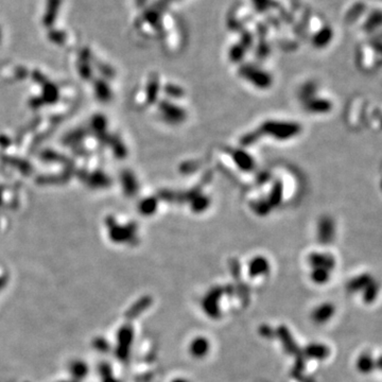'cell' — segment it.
Listing matches in <instances>:
<instances>
[{
    "label": "cell",
    "instance_id": "obj_7",
    "mask_svg": "<svg viewBox=\"0 0 382 382\" xmlns=\"http://www.w3.org/2000/svg\"><path fill=\"white\" fill-rule=\"evenodd\" d=\"M271 271V264L265 256L253 257L248 265V275L250 278H258L267 276Z\"/></svg>",
    "mask_w": 382,
    "mask_h": 382
},
{
    "label": "cell",
    "instance_id": "obj_13",
    "mask_svg": "<svg viewBox=\"0 0 382 382\" xmlns=\"http://www.w3.org/2000/svg\"><path fill=\"white\" fill-rule=\"evenodd\" d=\"M306 109L313 114H326L332 109V103L323 98H310L305 101Z\"/></svg>",
    "mask_w": 382,
    "mask_h": 382
},
{
    "label": "cell",
    "instance_id": "obj_5",
    "mask_svg": "<svg viewBox=\"0 0 382 382\" xmlns=\"http://www.w3.org/2000/svg\"><path fill=\"white\" fill-rule=\"evenodd\" d=\"M211 350V343L209 339L198 334L191 339L188 344V354L194 360H203L209 355Z\"/></svg>",
    "mask_w": 382,
    "mask_h": 382
},
{
    "label": "cell",
    "instance_id": "obj_14",
    "mask_svg": "<svg viewBox=\"0 0 382 382\" xmlns=\"http://www.w3.org/2000/svg\"><path fill=\"white\" fill-rule=\"evenodd\" d=\"M373 276L370 273H363L358 276H355L354 278L350 280L347 285H346V290L350 293H356V292H361L366 286H368L370 283H372Z\"/></svg>",
    "mask_w": 382,
    "mask_h": 382
},
{
    "label": "cell",
    "instance_id": "obj_11",
    "mask_svg": "<svg viewBox=\"0 0 382 382\" xmlns=\"http://www.w3.org/2000/svg\"><path fill=\"white\" fill-rule=\"evenodd\" d=\"M275 332H276V338H278L282 341L284 349L286 353L290 355L299 354L298 346L296 345L295 341H294V338L292 337L290 330L286 328L285 325H282L280 327H277L275 329Z\"/></svg>",
    "mask_w": 382,
    "mask_h": 382
},
{
    "label": "cell",
    "instance_id": "obj_15",
    "mask_svg": "<svg viewBox=\"0 0 382 382\" xmlns=\"http://www.w3.org/2000/svg\"><path fill=\"white\" fill-rule=\"evenodd\" d=\"M309 277L312 284L316 286H325L330 282L331 271L323 268H311Z\"/></svg>",
    "mask_w": 382,
    "mask_h": 382
},
{
    "label": "cell",
    "instance_id": "obj_4",
    "mask_svg": "<svg viewBox=\"0 0 382 382\" xmlns=\"http://www.w3.org/2000/svg\"><path fill=\"white\" fill-rule=\"evenodd\" d=\"M337 308L331 301H323L316 305L310 312V320L317 326H323L329 323L336 315Z\"/></svg>",
    "mask_w": 382,
    "mask_h": 382
},
{
    "label": "cell",
    "instance_id": "obj_8",
    "mask_svg": "<svg viewBox=\"0 0 382 382\" xmlns=\"http://www.w3.org/2000/svg\"><path fill=\"white\" fill-rule=\"evenodd\" d=\"M356 370L361 375H371V374L376 370V368H380V360L376 361L375 358L369 352H363L358 356L356 359Z\"/></svg>",
    "mask_w": 382,
    "mask_h": 382
},
{
    "label": "cell",
    "instance_id": "obj_9",
    "mask_svg": "<svg viewBox=\"0 0 382 382\" xmlns=\"http://www.w3.org/2000/svg\"><path fill=\"white\" fill-rule=\"evenodd\" d=\"M336 235L334 222L329 217H323L317 225V240L322 244H329Z\"/></svg>",
    "mask_w": 382,
    "mask_h": 382
},
{
    "label": "cell",
    "instance_id": "obj_2",
    "mask_svg": "<svg viewBox=\"0 0 382 382\" xmlns=\"http://www.w3.org/2000/svg\"><path fill=\"white\" fill-rule=\"evenodd\" d=\"M224 293V286H216L207 291L202 298L201 307L203 312L211 320H219L221 317L222 311L220 307V300Z\"/></svg>",
    "mask_w": 382,
    "mask_h": 382
},
{
    "label": "cell",
    "instance_id": "obj_10",
    "mask_svg": "<svg viewBox=\"0 0 382 382\" xmlns=\"http://www.w3.org/2000/svg\"><path fill=\"white\" fill-rule=\"evenodd\" d=\"M308 262L311 268H323L331 271L336 268L337 261L331 254L323 252H314L309 255Z\"/></svg>",
    "mask_w": 382,
    "mask_h": 382
},
{
    "label": "cell",
    "instance_id": "obj_1",
    "mask_svg": "<svg viewBox=\"0 0 382 382\" xmlns=\"http://www.w3.org/2000/svg\"><path fill=\"white\" fill-rule=\"evenodd\" d=\"M258 131L261 135H269L277 140H289L301 132V125L292 121L269 120L262 123Z\"/></svg>",
    "mask_w": 382,
    "mask_h": 382
},
{
    "label": "cell",
    "instance_id": "obj_16",
    "mask_svg": "<svg viewBox=\"0 0 382 382\" xmlns=\"http://www.w3.org/2000/svg\"><path fill=\"white\" fill-rule=\"evenodd\" d=\"M361 293V298L362 301L365 305H372L374 301H375L378 297L379 294V285L376 281H373L370 283L365 288L360 292Z\"/></svg>",
    "mask_w": 382,
    "mask_h": 382
},
{
    "label": "cell",
    "instance_id": "obj_6",
    "mask_svg": "<svg viewBox=\"0 0 382 382\" xmlns=\"http://www.w3.org/2000/svg\"><path fill=\"white\" fill-rule=\"evenodd\" d=\"M330 354L331 349L329 346L321 342H311L302 349V355L305 358L315 361H325L328 359Z\"/></svg>",
    "mask_w": 382,
    "mask_h": 382
},
{
    "label": "cell",
    "instance_id": "obj_3",
    "mask_svg": "<svg viewBox=\"0 0 382 382\" xmlns=\"http://www.w3.org/2000/svg\"><path fill=\"white\" fill-rule=\"evenodd\" d=\"M239 74L243 79L248 80L250 83L256 86L257 89L267 90L272 85V78L268 73L252 65L242 66L239 70Z\"/></svg>",
    "mask_w": 382,
    "mask_h": 382
},
{
    "label": "cell",
    "instance_id": "obj_18",
    "mask_svg": "<svg viewBox=\"0 0 382 382\" xmlns=\"http://www.w3.org/2000/svg\"><path fill=\"white\" fill-rule=\"evenodd\" d=\"M283 196H284L283 184L281 182H276L275 184L273 185L272 190H271V193H270L269 198L267 201L269 202L270 206L272 207V208H274V207L281 204V202L283 200Z\"/></svg>",
    "mask_w": 382,
    "mask_h": 382
},
{
    "label": "cell",
    "instance_id": "obj_23",
    "mask_svg": "<svg viewBox=\"0 0 382 382\" xmlns=\"http://www.w3.org/2000/svg\"><path fill=\"white\" fill-rule=\"evenodd\" d=\"M171 382H191V381L184 378V377H177V378H174Z\"/></svg>",
    "mask_w": 382,
    "mask_h": 382
},
{
    "label": "cell",
    "instance_id": "obj_21",
    "mask_svg": "<svg viewBox=\"0 0 382 382\" xmlns=\"http://www.w3.org/2000/svg\"><path fill=\"white\" fill-rule=\"evenodd\" d=\"M258 333L260 334V336L264 338V339H272V338H276V332H275V329H273L272 327H271L270 325L268 324H262L259 329H258Z\"/></svg>",
    "mask_w": 382,
    "mask_h": 382
},
{
    "label": "cell",
    "instance_id": "obj_20",
    "mask_svg": "<svg viewBox=\"0 0 382 382\" xmlns=\"http://www.w3.org/2000/svg\"><path fill=\"white\" fill-rule=\"evenodd\" d=\"M252 207H253V210L256 213L260 214V216H267V214L271 211V209H273L272 207L270 206L269 202L264 201V200L255 201L252 204Z\"/></svg>",
    "mask_w": 382,
    "mask_h": 382
},
{
    "label": "cell",
    "instance_id": "obj_12",
    "mask_svg": "<svg viewBox=\"0 0 382 382\" xmlns=\"http://www.w3.org/2000/svg\"><path fill=\"white\" fill-rule=\"evenodd\" d=\"M229 154L232 156L234 163L238 166V168L242 171H252L255 168L254 158L245 151L241 149H232L229 150Z\"/></svg>",
    "mask_w": 382,
    "mask_h": 382
},
{
    "label": "cell",
    "instance_id": "obj_22",
    "mask_svg": "<svg viewBox=\"0 0 382 382\" xmlns=\"http://www.w3.org/2000/svg\"><path fill=\"white\" fill-rule=\"evenodd\" d=\"M331 34L330 32L327 31V32H322V33L318 34L316 36V38L314 39V44L317 46V47H324L328 44V42L330 41L331 38Z\"/></svg>",
    "mask_w": 382,
    "mask_h": 382
},
{
    "label": "cell",
    "instance_id": "obj_17",
    "mask_svg": "<svg viewBox=\"0 0 382 382\" xmlns=\"http://www.w3.org/2000/svg\"><path fill=\"white\" fill-rule=\"evenodd\" d=\"M165 113L167 117L169 118V120L175 123H180L185 120L186 118V111L180 106L173 105V104H167Z\"/></svg>",
    "mask_w": 382,
    "mask_h": 382
},
{
    "label": "cell",
    "instance_id": "obj_19",
    "mask_svg": "<svg viewBox=\"0 0 382 382\" xmlns=\"http://www.w3.org/2000/svg\"><path fill=\"white\" fill-rule=\"evenodd\" d=\"M210 206V198L206 195L196 194L191 198V209L194 212L200 213L205 211Z\"/></svg>",
    "mask_w": 382,
    "mask_h": 382
}]
</instances>
